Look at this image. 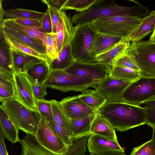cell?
<instances>
[{
    "label": "cell",
    "mask_w": 155,
    "mask_h": 155,
    "mask_svg": "<svg viewBox=\"0 0 155 155\" xmlns=\"http://www.w3.org/2000/svg\"><path fill=\"white\" fill-rule=\"evenodd\" d=\"M58 137L65 145L69 146L73 144L74 141L65 131L55 122L52 120L49 123Z\"/></svg>",
    "instance_id": "cell-42"
},
{
    "label": "cell",
    "mask_w": 155,
    "mask_h": 155,
    "mask_svg": "<svg viewBox=\"0 0 155 155\" xmlns=\"http://www.w3.org/2000/svg\"><path fill=\"white\" fill-rule=\"evenodd\" d=\"M60 12L61 18L56 33L58 53L66 46L70 44L75 30L71 18L64 11L61 10Z\"/></svg>",
    "instance_id": "cell-15"
},
{
    "label": "cell",
    "mask_w": 155,
    "mask_h": 155,
    "mask_svg": "<svg viewBox=\"0 0 155 155\" xmlns=\"http://www.w3.org/2000/svg\"><path fill=\"white\" fill-rule=\"evenodd\" d=\"M65 1L66 0H41V1L46 4L47 6L54 7L58 9L59 11Z\"/></svg>",
    "instance_id": "cell-47"
},
{
    "label": "cell",
    "mask_w": 155,
    "mask_h": 155,
    "mask_svg": "<svg viewBox=\"0 0 155 155\" xmlns=\"http://www.w3.org/2000/svg\"><path fill=\"white\" fill-rule=\"evenodd\" d=\"M0 128L5 137L13 143L20 139L18 136L19 130L15 125L5 110L3 106H0Z\"/></svg>",
    "instance_id": "cell-21"
},
{
    "label": "cell",
    "mask_w": 155,
    "mask_h": 155,
    "mask_svg": "<svg viewBox=\"0 0 155 155\" xmlns=\"http://www.w3.org/2000/svg\"><path fill=\"white\" fill-rule=\"evenodd\" d=\"M16 90L13 76L0 70V101H2L15 96Z\"/></svg>",
    "instance_id": "cell-31"
},
{
    "label": "cell",
    "mask_w": 155,
    "mask_h": 155,
    "mask_svg": "<svg viewBox=\"0 0 155 155\" xmlns=\"http://www.w3.org/2000/svg\"><path fill=\"white\" fill-rule=\"evenodd\" d=\"M110 75L112 77L131 83L138 79L142 74L140 71L115 66L111 69Z\"/></svg>",
    "instance_id": "cell-33"
},
{
    "label": "cell",
    "mask_w": 155,
    "mask_h": 155,
    "mask_svg": "<svg viewBox=\"0 0 155 155\" xmlns=\"http://www.w3.org/2000/svg\"><path fill=\"white\" fill-rule=\"evenodd\" d=\"M90 155H95L93 154H90Z\"/></svg>",
    "instance_id": "cell-53"
},
{
    "label": "cell",
    "mask_w": 155,
    "mask_h": 155,
    "mask_svg": "<svg viewBox=\"0 0 155 155\" xmlns=\"http://www.w3.org/2000/svg\"><path fill=\"white\" fill-rule=\"evenodd\" d=\"M48 10L51 18L52 23V32L56 33L57 26L61 18L60 11L54 7L47 6Z\"/></svg>",
    "instance_id": "cell-43"
},
{
    "label": "cell",
    "mask_w": 155,
    "mask_h": 155,
    "mask_svg": "<svg viewBox=\"0 0 155 155\" xmlns=\"http://www.w3.org/2000/svg\"><path fill=\"white\" fill-rule=\"evenodd\" d=\"M133 1L134 5L127 7L117 5L114 0H98L87 10L74 15L72 21L77 26L101 18L122 15L142 19L149 14L147 8L137 2Z\"/></svg>",
    "instance_id": "cell-2"
},
{
    "label": "cell",
    "mask_w": 155,
    "mask_h": 155,
    "mask_svg": "<svg viewBox=\"0 0 155 155\" xmlns=\"http://www.w3.org/2000/svg\"><path fill=\"white\" fill-rule=\"evenodd\" d=\"M115 66L129 68L140 71L138 66L134 60L125 53L116 60L114 66Z\"/></svg>",
    "instance_id": "cell-41"
},
{
    "label": "cell",
    "mask_w": 155,
    "mask_h": 155,
    "mask_svg": "<svg viewBox=\"0 0 155 155\" xmlns=\"http://www.w3.org/2000/svg\"><path fill=\"white\" fill-rule=\"evenodd\" d=\"M96 113L84 117L70 119L74 140H77L90 134L91 125L95 117Z\"/></svg>",
    "instance_id": "cell-24"
},
{
    "label": "cell",
    "mask_w": 155,
    "mask_h": 155,
    "mask_svg": "<svg viewBox=\"0 0 155 155\" xmlns=\"http://www.w3.org/2000/svg\"><path fill=\"white\" fill-rule=\"evenodd\" d=\"M91 154L95 155H125L117 141L91 134L87 140Z\"/></svg>",
    "instance_id": "cell-12"
},
{
    "label": "cell",
    "mask_w": 155,
    "mask_h": 155,
    "mask_svg": "<svg viewBox=\"0 0 155 155\" xmlns=\"http://www.w3.org/2000/svg\"><path fill=\"white\" fill-rule=\"evenodd\" d=\"M36 104L37 110L40 114L41 117L48 123L53 120L51 104L50 100L44 99L36 98Z\"/></svg>",
    "instance_id": "cell-37"
},
{
    "label": "cell",
    "mask_w": 155,
    "mask_h": 155,
    "mask_svg": "<svg viewBox=\"0 0 155 155\" xmlns=\"http://www.w3.org/2000/svg\"><path fill=\"white\" fill-rule=\"evenodd\" d=\"M144 107L146 119V124L152 128L155 126V99L146 101Z\"/></svg>",
    "instance_id": "cell-39"
},
{
    "label": "cell",
    "mask_w": 155,
    "mask_h": 155,
    "mask_svg": "<svg viewBox=\"0 0 155 155\" xmlns=\"http://www.w3.org/2000/svg\"><path fill=\"white\" fill-rule=\"evenodd\" d=\"M13 20L19 24L28 27L34 28H42L41 20L28 18H17Z\"/></svg>",
    "instance_id": "cell-44"
},
{
    "label": "cell",
    "mask_w": 155,
    "mask_h": 155,
    "mask_svg": "<svg viewBox=\"0 0 155 155\" xmlns=\"http://www.w3.org/2000/svg\"><path fill=\"white\" fill-rule=\"evenodd\" d=\"M96 31L90 22L75 26L70 44L75 61L85 63H95L91 55V50Z\"/></svg>",
    "instance_id": "cell-6"
},
{
    "label": "cell",
    "mask_w": 155,
    "mask_h": 155,
    "mask_svg": "<svg viewBox=\"0 0 155 155\" xmlns=\"http://www.w3.org/2000/svg\"><path fill=\"white\" fill-rule=\"evenodd\" d=\"M149 40L155 42V31L153 32L152 35L150 37Z\"/></svg>",
    "instance_id": "cell-51"
},
{
    "label": "cell",
    "mask_w": 155,
    "mask_h": 155,
    "mask_svg": "<svg viewBox=\"0 0 155 155\" xmlns=\"http://www.w3.org/2000/svg\"><path fill=\"white\" fill-rule=\"evenodd\" d=\"M5 137L0 130V155H9L5 142Z\"/></svg>",
    "instance_id": "cell-48"
},
{
    "label": "cell",
    "mask_w": 155,
    "mask_h": 155,
    "mask_svg": "<svg viewBox=\"0 0 155 155\" xmlns=\"http://www.w3.org/2000/svg\"><path fill=\"white\" fill-rule=\"evenodd\" d=\"M2 0H0V25H1L3 22V21L4 19L3 18L4 16L5 15V11L3 9L2 6Z\"/></svg>",
    "instance_id": "cell-49"
},
{
    "label": "cell",
    "mask_w": 155,
    "mask_h": 155,
    "mask_svg": "<svg viewBox=\"0 0 155 155\" xmlns=\"http://www.w3.org/2000/svg\"><path fill=\"white\" fill-rule=\"evenodd\" d=\"M143 19L116 15L97 18L90 22L97 31L115 37L127 38L139 26Z\"/></svg>",
    "instance_id": "cell-4"
},
{
    "label": "cell",
    "mask_w": 155,
    "mask_h": 155,
    "mask_svg": "<svg viewBox=\"0 0 155 155\" xmlns=\"http://www.w3.org/2000/svg\"><path fill=\"white\" fill-rule=\"evenodd\" d=\"M153 133L152 139L153 143L154 148L155 151V126L153 128Z\"/></svg>",
    "instance_id": "cell-50"
},
{
    "label": "cell",
    "mask_w": 155,
    "mask_h": 155,
    "mask_svg": "<svg viewBox=\"0 0 155 155\" xmlns=\"http://www.w3.org/2000/svg\"><path fill=\"white\" fill-rule=\"evenodd\" d=\"M89 136L74 140L64 154L59 155H84L87 151L86 145Z\"/></svg>",
    "instance_id": "cell-36"
},
{
    "label": "cell",
    "mask_w": 155,
    "mask_h": 155,
    "mask_svg": "<svg viewBox=\"0 0 155 155\" xmlns=\"http://www.w3.org/2000/svg\"><path fill=\"white\" fill-rule=\"evenodd\" d=\"M37 131L34 135L39 143L50 151L63 155L68 147L58 137L49 123L41 117Z\"/></svg>",
    "instance_id": "cell-9"
},
{
    "label": "cell",
    "mask_w": 155,
    "mask_h": 155,
    "mask_svg": "<svg viewBox=\"0 0 155 155\" xmlns=\"http://www.w3.org/2000/svg\"><path fill=\"white\" fill-rule=\"evenodd\" d=\"M130 155H155L153 140L134 148Z\"/></svg>",
    "instance_id": "cell-40"
},
{
    "label": "cell",
    "mask_w": 155,
    "mask_h": 155,
    "mask_svg": "<svg viewBox=\"0 0 155 155\" xmlns=\"http://www.w3.org/2000/svg\"><path fill=\"white\" fill-rule=\"evenodd\" d=\"M0 70L13 76L15 70L12 49L0 37Z\"/></svg>",
    "instance_id": "cell-25"
},
{
    "label": "cell",
    "mask_w": 155,
    "mask_h": 155,
    "mask_svg": "<svg viewBox=\"0 0 155 155\" xmlns=\"http://www.w3.org/2000/svg\"><path fill=\"white\" fill-rule=\"evenodd\" d=\"M125 38L114 36L96 31L93 37L91 50V55L94 62L97 55L111 48Z\"/></svg>",
    "instance_id": "cell-17"
},
{
    "label": "cell",
    "mask_w": 155,
    "mask_h": 155,
    "mask_svg": "<svg viewBox=\"0 0 155 155\" xmlns=\"http://www.w3.org/2000/svg\"><path fill=\"white\" fill-rule=\"evenodd\" d=\"M1 102L8 116L19 130L26 134H35L41 117L38 110L28 107L15 96Z\"/></svg>",
    "instance_id": "cell-3"
},
{
    "label": "cell",
    "mask_w": 155,
    "mask_h": 155,
    "mask_svg": "<svg viewBox=\"0 0 155 155\" xmlns=\"http://www.w3.org/2000/svg\"><path fill=\"white\" fill-rule=\"evenodd\" d=\"M49 63L43 61L34 66L25 73L33 84H45L50 72Z\"/></svg>",
    "instance_id": "cell-30"
},
{
    "label": "cell",
    "mask_w": 155,
    "mask_h": 155,
    "mask_svg": "<svg viewBox=\"0 0 155 155\" xmlns=\"http://www.w3.org/2000/svg\"><path fill=\"white\" fill-rule=\"evenodd\" d=\"M130 45V41L126 38L111 48L97 55L94 62L113 67L116 60L125 53Z\"/></svg>",
    "instance_id": "cell-16"
},
{
    "label": "cell",
    "mask_w": 155,
    "mask_h": 155,
    "mask_svg": "<svg viewBox=\"0 0 155 155\" xmlns=\"http://www.w3.org/2000/svg\"><path fill=\"white\" fill-rule=\"evenodd\" d=\"M22 148L21 155H59L41 146L34 135L27 134L20 142Z\"/></svg>",
    "instance_id": "cell-20"
},
{
    "label": "cell",
    "mask_w": 155,
    "mask_h": 155,
    "mask_svg": "<svg viewBox=\"0 0 155 155\" xmlns=\"http://www.w3.org/2000/svg\"><path fill=\"white\" fill-rule=\"evenodd\" d=\"M101 81L71 74L64 70H57L51 71L45 84L47 88L64 93L71 91L82 92Z\"/></svg>",
    "instance_id": "cell-5"
},
{
    "label": "cell",
    "mask_w": 155,
    "mask_h": 155,
    "mask_svg": "<svg viewBox=\"0 0 155 155\" xmlns=\"http://www.w3.org/2000/svg\"><path fill=\"white\" fill-rule=\"evenodd\" d=\"M13 54L14 70L19 73H26L34 66L44 61L37 58L16 50H13Z\"/></svg>",
    "instance_id": "cell-22"
},
{
    "label": "cell",
    "mask_w": 155,
    "mask_h": 155,
    "mask_svg": "<svg viewBox=\"0 0 155 155\" xmlns=\"http://www.w3.org/2000/svg\"><path fill=\"white\" fill-rule=\"evenodd\" d=\"M46 88L45 84H33V92L36 98L44 99L45 96L47 94Z\"/></svg>",
    "instance_id": "cell-46"
},
{
    "label": "cell",
    "mask_w": 155,
    "mask_h": 155,
    "mask_svg": "<svg viewBox=\"0 0 155 155\" xmlns=\"http://www.w3.org/2000/svg\"><path fill=\"white\" fill-rule=\"evenodd\" d=\"M13 78L16 97L28 107L34 110H37L36 98L33 91V84L26 74L15 71Z\"/></svg>",
    "instance_id": "cell-13"
},
{
    "label": "cell",
    "mask_w": 155,
    "mask_h": 155,
    "mask_svg": "<svg viewBox=\"0 0 155 155\" xmlns=\"http://www.w3.org/2000/svg\"><path fill=\"white\" fill-rule=\"evenodd\" d=\"M45 48L47 53L51 60L58 55V48L56 33H45Z\"/></svg>",
    "instance_id": "cell-38"
},
{
    "label": "cell",
    "mask_w": 155,
    "mask_h": 155,
    "mask_svg": "<svg viewBox=\"0 0 155 155\" xmlns=\"http://www.w3.org/2000/svg\"><path fill=\"white\" fill-rule=\"evenodd\" d=\"M130 83L112 77L109 75L93 87L104 98L107 102L124 103L122 94Z\"/></svg>",
    "instance_id": "cell-10"
},
{
    "label": "cell",
    "mask_w": 155,
    "mask_h": 155,
    "mask_svg": "<svg viewBox=\"0 0 155 155\" xmlns=\"http://www.w3.org/2000/svg\"><path fill=\"white\" fill-rule=\"evenodd\" d=\"M125 155H126L125 154Z\"/></svg>",
    "instance_id": "cell-54"
},
{
    "label": "cell",
    "mask_w": 155,
    "mask_h": 155,
    "mask_svg": "<svg viewBox=\"0 0 155 155\" xmlns=\"http://www.w3.org/2000/svg\"><path fill=\"white\" fill-rule=\"evenodd\" d=\"M59 102L70 119L84 117L97 113L81 100L78 95L66 97Z\"/></svg>",
    "instance_id": "cell-14"
},
{
    "label": "cell",
    "mask_w": 155,
    "mask_h": 155,
    "mask_svg": "<svg viewBox=\"0 0 155 155\" xmlns=\"http://www.w3.org/2000/svg\"><path fill=\"white\" fill-rule=\"evenodd\" d=\"M45 12L15 8L5 11V16L8 18H28L41 20Z\"/></svg>",
    "instance_id": "cell-34"
},
{
    "label": "cell",
    "mask_w": 155,
    "mask_h": 155,
    "mask_svg": "<svg viewBox=\"0 0 155 155\" xmlns=\"http://www.w3.org/2000/svg\"><path fill=\"white\" fill-rule=\"evenodd\" d=\"M3 34L5 42L13 50L34 56L48 63L52 61L48 55L41 53L31 47L8 34L3 30Z\"/></svg>",
    "instance_id": "cell-19"
},
{
    "label": "cell",
    "mask_w": 155,
    "mask_h": 155,
    "mask_svg": "<svg viewBox=\"0 0 155 155\" xmlns=\"http://www.w3.org/2000/svg\"><path fill=\"white\" fill-rule=\"evenodd\" d=\"M97 113L109 121L115 130L121 132L146 124L144 108L139 106L106 102Z\"/></svg>",
    "instance_id": "cell-1"
},
{
    "label": "cell",
    "mask_w": 155,
    "mask_h": 155,
    "mask_svg": "<svg viewBox=\"0 0 155 155\" xmlns=\"http://www.w3.org/2000/svg\"><path fill=\"white\" fill-rule=\"evenodd\" d=\"M154 12H155V10L154 11ZM155 31V28L154 30V31L153 32H154Z\"/></svg>",
    "instance_id": "cell-52"
},
{
    "label": "cell",
    "mask_w": 155,
    "mask_h": 155,
    "mask_svg": "<svg viewBox=\"0 0 155 155\" xmlns=\"http://www.w3.org/2000/svg\"><path fill=\"white\" fill-rule=\"evenodd\" d=\"M2 25L31 38L40 40L45 47V33L42 28H34L25 26L16 23L13 19L8 18L4 19L2 24L0 25Z\"/></svg>",
    "instance_id": "cell-26"
},
{
    "label": "cell",
    "mask_w": 155,
    "mask_h": 155,
    "mask_svg": "<svg viewBox=\"0 0 155 155\" xmlns=\"http://www.w3.org/2000/svg\"><path fill=\"white\" fill-rule=\"evenodd\" d=\"M112 67L99 63H85L75 61L64 70L71 74L101 80L110 75Z\"/></svg>",
    "instance_id": "cell-11"
},
{
    "label": "cell",
    "mask_w": 155,
    "mask_h": 155,
    "mask_svg": "<svg viewBox=\"0 0 155 155\" xmlns=\"http://www.w3.org/2000/svg\"><path fill=\"white\" fill-rule=\"evenodd\" d=\"M81 94L78 95L79 99L92 109L97 111L107 102L104 98L95 90L88 88Z\"/></svg>",
    "instance_id": "cell-32"
},
{
    "label": "cell",
    "mask_w": 155,
    "mask_h": 155,
    "mask_svg": "<svg viewBox=\"0 0 155 155\" xmlns=\"http://www.w3.org/2000/svg\"><path fill=\"white\" fill-rule=\"evenodd\" d=\"M41 27L45 33L52 32V23L49 13L48 9L41 20Z\"/></svg>",
    "instance_id": "cell-45"
},
{
    "label": "cell",
    "mask_w": 155,
    "mask_h": 155,
    "mask_svg": "<svg viewBox=\"0 0 155 155\" xmlns=\"http://www.w3.org/2000/svg\"><path fill=\"white\" fill-rule=\"evenodd\" d=\"M70 44L66 46L58 53L57 57L49 63L51 71L64 70L75 61Z\"/></svg>",
    "instance_id": "cell-27"
},
{
    "label": "cell",
    "mask_w": 155,
    "mask_h": 155,
    "mask_svg": "<svg viewBox=\"0 0 155 155\" xmlns=\"http://www.w3.org/2000/svg\"><path fill=\"white\" fill-rule=\"evenodd\" d=\"M90 133V134L117 141L115 129L113 127L109 121L97 113L91 124Z\"/></svg>",
    "instance_id": "cell-18"
},
{
    "label": "cell",
    "mask_w": 155,
    "mask_h": 155,
    "mask_svg": "<svg viewBox=\"0 0 155 155\" xmlns=\"http://www.w3.org/2000/svg\"><path fill=\"white\" fill-rule=\"evenodd\" d=\"M155 26V12L152 11L143 19L139 26L128 37L132 42L138 41L153 32Z\"/></svg>",
    "instance_id": "cell-23"
},
{
    "label": "cell",
    "mask_w": 155,
    "mask_h": 155,
    "mask_svg": "<svg viewBox=\"0 0 155 155\" xmlns=\"http://www.w3.org/2000/svg\"><path fill=\"white\" fill-rule=\"evenodd\" d=\"M98 0H67L59 11L74 10L79 13L85 12L98 1Z\"/></svg>",
    "instance_id": "cell-35"
},
{
    "label": "cell",
    "mask_w": 155,
    "mask_h": 155,
    "mask_svg": "<svg viewBox=\"0 0 155 155\" xmlns=\"http://www.w3.org/2000/svg\"><path fill=\"white\" fill-rule=\"evenodd\" d=\"M50 101L54 120L71 138L73 139L70 119L67 116L59 102L55 99Z\"/></svg>",
    "instance_id": "cell-28"
},
{
    "label": "cell",
    "mask_w": 155,
    "mask_h": 155,
    "mask_svg": "<svg viewBox=\"0 0 155 155\" xmlns=\"http://www.w3.org/2000/svg\"><path fill=\"white\" fill-rule=\"evenodd\" d=\"M0 28H2L8 34L31 47L41 53L48 55L45 47L40 40L30 37L3 25H0Z\"/></svg>",
    "instance_id": "cell-29"
},
{
    "label": "cell",
    "mask_w": 155,
    "mask_h": 155,
    "mask_svg": "<svg viewBox=\"0 0 155 155\" xmlns=\"http://www.w3.org/2000/svg\"><path fill=\"white\" fill-rule=\"evenodd\" d=\"M125 54L135 61L142 76L155 77V42L150 40L132 42Z\"/></svg>",
    "instance_id": "cell-7"
},
{
    "label": "cell",
    "mask_w": 155,
    "mask_h": 155,
    "mask_svg": "<svg viewBox=\"0 0 155 155\" xmlns=\"http://www.w3.org/2000/svg\"><path fill=\"white\" fill-rule=\"evenodd\" d=\"M124 103L139 106L155 99V77L142 76L131 83L122 95Z\"/></svg>",
    "instance_id": "cell-8"
}]
</instances>
